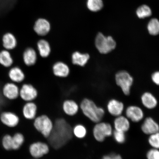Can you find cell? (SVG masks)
<instances>
[{"label":"cell","instance_id":"obj_34","mask_svg":"<svg viewBox=\"0 0 159 159\" xmlns=\"http://www.w3.org/2000/svg\"><path fill=\"white\" fill-rule=\"evenodd\" d=\"M148 159H159V150L158 149L152 148L149 150L147 154Z\"/></svg>","mask_w":159,"mask_h":159},{"label":"cell","instance_id":"obj_1","mask_svg":"<svg viewBox=\"0 0 159 159\" xmlns=\"http://www.w3.org/2000/svg\"><path fill=\"white\" fill-rule=\"evenodd\" d=\"M73 136L70 125L64 119L59 118L55 121L52 132L48 139L51 146L57 150L65 146Z\"/></svg>","mask_w":159,"mask_h":159},{"label":"cell","instance_id":"obj_10","mask_svg":"<svg viewBox=\"0 0 159 159\" xmlns=\"http://www.w3.org/2000/svg\"><path fill=\"white\" fill-rule=\"evenodd\" d=\"M126 117L134 122H138L144 118L143 111L140 107L136 106H130L126 111Z\"/></svg>","mask_w":159,"mask_h":159},{"label":"cell","instance_id":"obj_37","mask_svg":"<svg viewBox=\"0 0 159 159\" xmlns=\"http://www.w3.org/2000/svg\"><path fill=\"white\" fill-rule=\"evenodd\" d=\"M34 159H39L34 158Z\"/></svg>","mask_w":159,"mask_h":159},{"label":"cell","instance_id":"obj_19","mask_svg":"<svg viewBox=\"0 0 159 159\" xmlns=\"http://www.w3.org/2000/svg\"><path fill=\"white\" fill-rule=\"evenodd\" d=\"M115 130L126 132L130 128V123L127 117L121 116L116 117L114 121Z\"/></svg>","mask_w":159,"mask_h":159},{"label":"cell","instance_id":"obj_16","mask_svg":"<svg viewBox=\"0 0 159 159\" xmlns=\"http://www.w3.org/2000/svg\"><path fill=\"white\" fill-rule=\"evenodd\" d=\"M37 106L34 102H27L24 105L22 113L24 117L27 120H32L34 119L36 116L37 112Z\"/></svg>","mask_w":159,"mask_h":159},{"label":"cell","instance_id":"obj_28","mask_svg":"<svg viewBox=\"0 0 159 159\" xmlns=\"http://www.w3.org/2000/svg\"><path fill=\"white\" fill-rule=\"evenodd\" d=\"M87 6L90 11L97 12L102 8L104 5L102 0H87Z\"/></svg>","mask_w":159,"mask_h":159},{"label":"cell","instance_id":"obj_36","mask_svg":"<svg viewBox=\"0 0 159 159\" xmlns=\"http://www.w3.org/2000/svg\"><path fill=\"white\" fill-rule=\"evenodd\" d=\"M102 159H122V158L120 155L112 154L104 156Z\"/></svg>","mask_w":159,"mask_h":159},{"label":"cell","instance_id":"obj_25","mask_svg":"<svg viewBox=\"0 0 159 159\" xmlns=\"http://www.w3.org/2000/svg\"><path fill=\"white\" fill-rule=\"evenodd\" d=\"M13 62L11 53L7 50H4L0 52V64L6 67H9Z\"/></svg>","mask_w":159,"mask_h":159},{"label":"cell","instance_id":"obj_8","mask_svg":"<svg viewBox=\"0 0 159 159\" xmlns=\"http://www.w3.org/2000/svg\"><path fill=\"white\" fill-rule=\"evenodd\" d=\"M38 92L37 89L30 84L23 85L20 90L19 96L26 102H31L37 98Z\"/></svg>","mask_w":159,"mask_h":159},{"label":"cell","instance_id":"obj_4","mask_svg":"<svg viewBox=\"0 0 159 159\" xmlns=\"http://www.w3.org/2000/svg\"><path fill=\"white\" fill-rule=\"evenodd\" d=\"M95 44L98 51L102 54H107L116 48V42L111 36L106 37L99 33L95 37Z\"/></svg>","mask_w":159,"mask_h":159},{"label":"cell","instance_id":"obj_27","mask_svg":"<svg viewBox=\"0 0 159 159\" xmlns=\"http://www.w3.org/2000/svg\"><path fill=\"white\" fill-rule=\"evenodd\" d=\"M73 135L76 138L83 139L85 138L87 134V130L85 127L82 124H77L72 129Z\"/></svg>","mask_w":159,"mask_h":159},{"label":"cell","instance_id":"obj_20","mask_svg":"<svg viewBox=\"0 0 159 159\" xmlns=\"http://www.w3.org/2000/svg\"><path fill=\"white\" fill-rule=\"evenodd\" d=\"M36 52L32 48H28L25 50L23 54V59L25 65L27 66H32L36 62L37 59Z\"/></svg>","mask_w":159,"mask_h":159},{"label":"cell","instance_id":"obj_21","mask_svg":"<svg viewBox=\"0 0 159 159\" xmlns=\"http://www.w3.org/2000/svg\"><path fill=\"white\" fill-rule=\"evenodd\" d=\"M141 99L143 105L148 109L156 108L158 104L157 100L156 97L150 93H144L142 95Z\"/></svg>","mask_w":159,"mask_h":159},{"label":"cell","instance_id":"obj_24","mask_svg":"<svg viewBox=\"0 0 159 159\" xmlns=\"http://www.w3.org/2000/svg\"><path fill=\"white\" fill-rule=\"evenodd\" d=\"M37 49L40 56L46 58L49 56L51 52V47L48 42L45 39H41L38 42Z\"/></svg>","mask_w":159,"mask_h":159},{"label":"cell","instance_id":"obj_33","mask_svg":"<svg viewBox=\"0 0 159 159\" xmlns=\"http://www.w3.org/2000/svg\"><path fill=\"white\" fill-rule=\"evenodd\" d=\"M113 136L115 141L119 144H122L126 140L125 132L115 130L113 132Z\"/></svg>","mask_w":159,"mask_h":159},{"label":"cell","instance_id":"obj_23","mask_svg":"<svg viewBox=\"0 0 159 159\" xmlns=\"http://www.w3.org/2000/svg\"><path fill=\"white\" fill-rule=\"evenodd\" d=\"M9 76L13 82L20 83L24 80L25 76L23 71L18 67H15L10 70Z\"/></svg>","mask_w":159,"mask_h":159},{"label":"cell","instance_id":"obj_26","mask_svg":"<svg viewBox=\"0 0 159 159\" xmlns=\"http://www.w3.org/2000/svg\"><path fill=\"white\" fill-rule=\"evenodd\" d=\"M25 141V137L21 133H17L12 136V150H17L21 148Z\"/></svg>","mask_w":159,"mask_h":159},{"label":"cell","instance_id":"obj_32","mask_svg":"<svg viewBox=\"0 0 159 159\" xmlns=\"http://www.w3.org/2000/svg\"><path fill=\"white\" fill-rule=\"evenodd\" d=\"M148 143L153 148L159 149V132L150 135L148 138Z\"/></svg>","mask_w":159,"mask_h":159},{"label":"cell","instance_id":"obj_17","mask_svg":"<svg viewBox=\"0 0 159 159\" xmlns=\"http://www.w3.org/2000/svg\"><path fill=\"white\" fill-rule=\"evenodd\" d=\"M52 70L56 76L61 78L68 76L70 72L68 66L62 61L56 62L53 65Z\"/></svg>","mask_w":159,"mask_h":159},{"label":"cell","instance_id":"obj_18","mask_svg":"<svg viewBox=\"0 0 159 159\" xmlns=\"http://www.w3.org/2000/svg\"><path fill=\"white\" fill-rule=\"evenodd\" d=\"M71 61L73 64L81 67L84 66L88 62L90 56L87 53L75 51L71 55Z\"/></svg>","mask_w":159,"mask_h":159},{"label":"cell","instance_id":"obj_22","mask_svg":"<svg viewBox=\"0 0 159 159\" xmlns=\"http://www.w3.org/2000/svg\"><path fill=\"white\" fill-rule=\"evenodd\" d=\"M3 47L7 50H11L15 48L17 45V41L15 35L8 33L4 35L2 38Z\"/></svg>","mask_w":159,"mask_h":159},{"label":"cell","instance_id":"obj_2","mask_svg":"<svg viewBox=\"0 0 159 159\" xmlns=\"http://www.w3.org/2000/svg\"><path fill=\"white\" fill-rule=\"evenodd\" d=\"M80 108L85 117L96 124L100 122L104 116V109L97 106L94 102L88 98L83 99Z\"/></svg>","mask_w":159,"mask_h":159},{"label":"cell","instance_id":"obj_30","mask_svg":"<svg viewBox=\"0 0 159 159\" xmlns=\"http://www.w3.org/2000/svg\"><path fill=\"white\" fill-rule=\"evenodd\" d=\"M136 14L139 18L144 19L152 15V11L148 6L143 5L140 6L137 9Z\"/></svg>","mask_w":159,"mask_h":159},{"label":"cell","instance_id":"obj_29","mask_svg":"<svg viewBox=\"0 0 159 159\" xmlns=\"http://www.w3.org/2000/svg\"><path fill=\"white\" fill-rule=\"evenodd\" d=\"M148 29L151 35H156L159 34V21L156 19H151L148 23Z\"/></svg>","mask_w":159,"mask_h":159},{"label":"cell","instance_id":"obj_11","mask_svg":"<svg viewBox=\"0 0 159 159\" xmlns=\"http://www.w3.org/2000/svg\"><path fill=\"white\" fill-rule=\"evenodd\" d=\"M20 89L14 83H9L4 85L2 89L3 94L10 100H14L19 96Z\"/></svg>","mask_w":159,"mask_h":159},{"label":"cell","instance_id":"obj_13","mask_svg":"<svg viewBox=\"0 0 159 159\" xmlns=\"http://www.w3.org/2000/svg\"><path fill=\"white\" fill-rule=\"evenodd\" d=\"M141 129L144 134L151 135L159 132V125L152 118L148 117L145 119Z\"/></svg>","mask_w":159,"mask_h":159},{"label":"cell","instance_id":"obj_35","mask_svg":"<svg viewBox=\"0 0 159 159\" xmlns=\"http://www.w3.org/2000/svg\"><path fill=\"white\" fill-rule=\"evenodd\" d=\"M152 78V81L155 84L159 85V71L153 73Z\"/></svg>","mask_w":159,"mask_h":159},{"label":"cell","instance_id":"obj_9","mask_svg":"<svg viewBox=\"0 0 159 159\" xmlns=\"http://www.w3.org/2000/svg\"><path fill=\"white\" fill-rule=\"evenodd\" d=\"M0 120L3 125L10 128H14L19 124L20 119L16 114L11 112H4L0 115Z\"/></svg>","mask_w":159,"mask_h":159},{"label":"cell","instance_id":"obj_3","mask_svg":"<svg viewBox=\"0 0 159 159\" xmlns=\"http://www.w3.org/2000/svg\"><path fill=\"white\" fill-rule=\"evenodd\" d=\"M33 125L38 132L48 139L52 132L54 123L47 115H43L36 117Z\"/></svg>","mask_w":159,"mask_h":159},{"label":"cell","instance_id":"obj_6","mask_svg":"<svg viewBox=\"0 0 159 159\" xmlns=\"http://www.w3.org/2000/svg\"><path fill=\"white\" fill-rule=\"evenodd\" d=\"M115 80L117 85L120 87L125 95L130 94L133 79L128 72L125 71H119L115 75Z\"/></svg>","mask_w":159,"mask_h":159},{"label":"cell","instance_id":"obj_7","mask_svg":"<svg viewBox=\"0 0 159 159\" xmlns=\"http://www.w3.org/2000/svg\"><path fill=\"white\" fill-rule=\"evenodd\" d=\"M29 151L33 157L39 159L48 153L49 147L46 143L38 141L34 142L30 145Z\"/></svg>","mask_w":159,"mask_h":159},{"label":"cell","instance_id":"obj_15","mask_svg":"<svg viewBox=\"0 0 159 159\" xmlns=\"http://www.w3.org/2000/svg\"><path fill=\"white\" fill-rule=\"evenodd\" d=\"M62 109L66 114L73 116L78 113L80 107L77 103L71 99H67L63 103Z\"/></svg>","mask_w":159,"mask_h":159},{"label":"cell","instance_id":"obj_5","mask_svg":"<svg viewBox=\"0 0 159 159\" xmlns=\"http://www.w3.org/2000/svg\"><path fill=\"white\" fill-rule=\"evenodd\" d=\"M113 132L112 127L110 124L101 122L96 123L93 130L94 138L100 142H104L107 137L111 136Z\"/></svg>","mask_w":159,"mask_h":159},{"label":"cell","instance_id":"obj_12","mask_svg":"<svg viewBox=\"0 0 159 159\" xmlns=\"http://www.w3.org/2000/svg\"><path fill=\"white\" fill-rule=\"evenodd\" d=\"M34 30L37 34L41 36H44L50 31V24L47 20L39 19L36 21L34 26Z\"/></svg>","mask_w":159,"mask_h":159},{"label":"cell","instance_id":"obj_14","mask_svg":"<svg viewBox=\"0 0 159 159\" xmlns=\"http://www.w3.org/2000/svg\"><path fill=\"white\" fill-rule=\"evenodd\" d=\"M124 108L123 103L115 99L109 101L107 104V110L109 113L114 116H120L122 114Z\"/></svg>","mask_w":159,"mask_h":159},{"label":"cell","instance_id":"obj_31","mask_svg":"<svg viewBox=\"0 0 159 159\" xmlns=\"http://www.w3.org/2000/svg\"><path fill=\"white\" fill-rule=\"evenodd\" d=\"M2 145L6 150H12V136L9 134H6L2 139Z\"/></svg>","mask_w":159,"mask_h":159}]
</instances>
